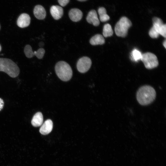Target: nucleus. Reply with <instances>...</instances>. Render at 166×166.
Here are the masks:
<instances>
[{
    "instance_id": "nucleus-1",
    "label": "nucleus",
    "mask_w": 166,
    "mask_h": 166,
    "mask_svg": "<svg viewBox=\"0 0 166 166\" xmlns=\"http://www.w3.org/2000/svg\"><path fill=\"white\" fill-rule=\"evenodd\" d=\"M156 97V92L152 86L145 85L140 87L136 93V99L139 103L143 105L152 103Z\"/></svg>"
},
{
    "instance_id": "nucleus-2",
    "label": "nucleus",
    "mask_w": 166,
    "mask_h": 166,
    "mask_svg": "<svg viewBox=\"0 0 166 166\" xmlns=\"http://www.w3.org/2000/svg\"><path fill=\"white\" fill-rule=\"evenodd\" d=\"M0 71L4 72L10 77L14 78L18 75L20 69L17 65L11 60L0 58Z\"/></svg>"
},
{
    "instance_id": "nucleus-3",
    "label": "nucleus",
    "mask_w": 166,
    "mask_h": 166,
    "mask_svg": "<svg viewBox=\"0 0 166 166\" xmlns=\"http://www.w3.org/2000/svg\"><path fill=\"white\" fill-rule=\"evenodd\" d=\"M55 69L58 77L63 81H67L71 78L73 72L69 65L65 61H61L56 64Z\"/></svg>"
},
{
    "instance_id": "nucleus-4",
    "label": "nucleus",
    "mask_w": 166,
    "mask_h": 166,
    "mask_svg": "<svg viewBox=\"0 0 166 166\" xmlns=\"http://www.w3.org/2000/svg\"><path fill=\"white\" fill-rule=\"evenodd\" d=\"M130 20L126 17H123L116 23L115 31L117 36L122 37L127 35L128 30L131 26Z\"/></svg>"
},
{
    "instance_id": "nucleus-5",
    "label": "nucleus",
    "mask_w": 166,
    "mask_h": 166,
    "mask_svg": "<svg viewBox=\"0 0 166 166\" xmlns=\"http://www.w3.org/2000/svg\"><path fill=\"white\" fill-rule=\"evenodd\" d=\"M140 60L143 62L145 67L148 69L154 68L158 65V61L156 56L150 52H147L142 54Z\"/></svg>"
},
{
    "instance_id": "nucleus-6",
    "label": "nucleus",
    "mask_w": 166,
    "mask_h": 166,
    "mask_svg": "<svg viewBox=\"0 0 166 166\" xmlns=\"http://www.w3.org/2000/svg\"><path fill=\"white\" fill-rule=\"evenodd\" d=\"M91 65V59L88 57H84L78 60L77 67L79 72L81 73H85L89 69Z\"/></svg>"
},
{
    "instance_id": "nucleus-7",
    "label": "nucleus",
    "mask_w": 166,
    "mask_h": 166,
    "mask_svg": "<svg viewBox=\"0 0 166 166\" xmlns=\"http://www.w3.org/2000/svg\"><path fill=\"white\" fill-rule=\"evenodd\" d=\"M45 49L40 48L37 51L33 52L31 46L29 45H26L24 49V52L26 56L28 58H30L35 56L39 59H42L45 53Z\"/></svg>"
},
{
    "instance_id": "nucleus-8",
    "label": "nucleus",
    "mask_w": 166,
    "mask_h": 166,
    "mask_svg": "<svg viewBox=\"0 0 166 166\" xmlns=\"http://www.w3.org/2000/svg\"><path fill=\"white\" fill-rule=\"evenodd\" d=\"M153 27L158 32L159 34L166 38V25L164 24L162 20L159 18L155 17L152 19Z\"/></svg>"
},
{
    "instance_id": "nucleus-9",
    "label": "nucleus",
    "mask_w": 166,
    "mask_h": 166,
    "mask_svg": "<svg viewBox=\"0 0 166 166\" xmlns=\"http://www.w3.org/2000/svg\"><path fill=\"white\" fill-rule=\"evenodd\" d=\"M30 22V18L29 15L26 13L21 14L18 18L17 25L18 26L23 28L28 26Z\"/></svg>"
},
{
    "instance_id": "nucleus-10",
    "label": "nucleus",
    "mask_w": 166,
    "mask_h": 166,
    "mask_svg": "<svg viewBox=\"0 0 166 166\" xmlns=\"http://www.w3.org/2000/svg\"><path fill=\"white\" fill-rule=\"evenodd\" d=\"M86 19L89 23L92 24L94 26H97L100 24L97 13L95 10H92L89 12Z\"/></svg>"
},
{
    "instance_id": "nucleus-11",
    "label": "nucleus",
    "mask_w": 166,
    "mask_h": 166,
    "mask_svg": "<svg viewBox=\"0 0 166 166\" xmlns=\"http://www.w3.org/2000/svg\"><path fill=\"white\" fill-rule=\"evenodd\" d=\"M53 128V123L50 119H48L42 124L39 130L40 132L43 135L48 134L52 131Z\"/></svg>"
},
{
    "instance_id": "nucleus-12",
    "label": "nucleus",
    "mask_w": 166,
    "mask_h": 166,
    "mask_svg": "<svg viewBox=\"0 0 166 166\" xmlns=\"http://www.w3.org/2000/svg\"><path fill=\"white\" fill-rule=\"evenodd\" d=\"M50 14L54 19L58 20L62 17L63 10L62 8L58 6H53L50 9Z\"/></svg>"
},
{
    "instance_id": "nucleus-13",
    "label": "nucleus",
    "mask_w": 166,
    "mask_h": 166,
    "mask_svg": "<svg viewBox=\"0 0 166 166\" xmlns=\"http://www.w3.org/2000/svg\"><path fill=\"white\" fill-rule=\"evenodd\" d=\"M69 15L71 20L73 22H77L81 19L83 14L79 9L77 8H73L69 11Z\"/></svg>"
},
{
    "instance_id": "nucleus-14",
    "label": "nucleus",
    "mask_w": 166,
    "mask_h": 166,
    "mask_svg": "<svg viewBox=\"0 0 166 166\" xmlns=\"http://www.w3.org/2000/svg\"><path fill=\"white\" fill-rule=\"evenodd\" d=\"M34 13L35 17L38 19H44L46 16V11L43 6L40 5L36 6L34 10Z\"/></svg>"
},
{
    "instance_id": "nucleus-15",
    "label": "nucleus",
    "mask_w": 166,
    "mask_h": 166,
    "mask_svg": "<svg viewBox=\"0 0 166 166\" xmlns=\"http://www.w3.org/2000/svg\"><path fill=\"white\" fill-rule=\"evenodd\" d=\"M43 119V116L42 113L40 112H38L33 117L31 121V124L34 127H39L42 124Z\"/></svg>"
},
{
    "instance_id": "nucleus-16",
    "label": "nucleus",
    "mask_w": 166,
    "mask_h": 166,
    "mask_svg": "<svg viewBox=\"0 0 166 166\" xmlns=\"http://www.w3.org/2000/svg\"><path fill=\"white\" fill-rule=\"evenodd\" d=\"M89 42L92 45H101L105 43V40L103 36L98 34L92 37L90 40Z\"/></svg>"
},
{
    "instance_id": "nucleus-17",
    "label": "nucleus",
    "mask_w": 166,
    "mask_h": 166,
    "mask_svg": "<svg viewBox=\"0 0 166 166\" xmlns=\"http://www.w3.org/2000/svg\"><path fill=\"white\" fill-rule=\"evenodd\" d=\"M98 13L99 15L100 20L101 22H106L109 19L110 17L107 14L106 10L105 8L100 7L98 9Z\"/></svg>"
},
{
    "instance_id": "nucleus-18",
    "label": "nucleus",
    "mask_w": 166,
    "mask_h": 166,
    "mask_svg": "<svg viewBox=\"0 0 166 166\" xmlns=\"http://www.w3.org/2000/svg\"><path fill=\"white\" fill-rule=\"evenodd\" d=\"M113 34V31L111 26L109 24L104 25L103 31V34L104 37H107L112 36Z\"/></svg>"
},
{
    "instance_id": "nucleus-19",
    "label": "nucleus",
    "mask_w": 166,
    "mask_h": 166,
    "mask_svg": "<svg viewBox=\"0 0 166 166\" xmlns=\"http://www.w3.org/2000/svg\"><path fill=\"white\" fill-rule=\"evenodd\" d=\"M142 55L141 53L139 51L136 49H134L131 54V59L136 61L141 59Z\"/></svg>"
},
{
    "instance_id": "nucleus-20",
    "label": "nucleus",
    "mask_w": 166,
    "mask_h": 166,
    "mask_svg": "<svg viewBox=\"0 0 166 166\" xmlns=\"http://www.w3.org/2000/svg\"><path fill=\"white\" fill-rule=\"evenodd\" d=\"M149 34L152 38H157L160 35L158 32L153 26L149 30Z\"/></svg>"
},
{
    "instance_id": "nucleus-21",
    "label": "nucleus",
    "mask_w": 166,
    "mask_h": 166,
    "mask_svg": "<svg viewBox=\"0 0 166 166\" xmlns=\"http://www.w3.org/2000/svg\"><path fill=\"white\" fill-rule=\"evenodd\" d=\"M69 0H58L59 4L62 6H64L66 5L69 2Z\"/></svg>"
},
{
    "instance_id": "nucleus-22",
    "label": "nucleus",
    "mask_w": 166,
    "mask_h": 166,
    "mask_svg": "<svg viewBox=\"0 0 166 166\" xmlns=\"http://www.w3.org/2000/svg\"><path fill=\"white\" fill-rule=\"evenodd\" d=\"M4 105V102L3 100L0 98V111L2 109Z\"/></svg>"
},
{
    "instance_id": "nucleus-23",
    "label": "nucleus",
    "mask_w": 166,
    "mask_h": 166,
    "mask_svg": "<svg viewBox=\"0 0 166 166\" xmlns=\"http://www.w3.org/2000/svg\"><path fill=\"white\" fill-rule=\"evenodd\" d=\"M163 45L165 48H166V40H165L163 43Z\"/></svg>"
},
{
    "instance_id": "nucleus-24",
    "label": "nucleus",
    "mask_w": 166,
    "mask_h": 166,
    "mask_svg": "<svg viewBox=\"0 0 166 166\" xmlns=\"http://www.w3.org/2000/svg\"><path fill=\"white\" fill-rule=\"evenodd\" d=\"M43 43L42 42H41L39 44V46L40 47H41L42 46H43V45H42V44Z\"/></svg>"
},
{
    "instance_id": "nucleus-25",
    "label": "nucleus",
    "mask_w": 166,
    "mask_h": 166,
    "mask_svg": "<svg viewBox=\"0 0 166 166\" xmlns=\"http://www.w3.org/2000/svg\"><path fill=\"white\" fill-rule=\"evenodd\" d=\"M79 1H81V2H83V1H86L87 0H77Z\"/></svg>"
},
{
    "instance_id": "nucleus-26",
    "label": "nucleus",
    "mask_w": 166,
    "mask_h": 166,
    "mask_svg": "<svg viewBox=\"0 0 166 166\" xmlns=\"http://www.w3.org/2000/svg\"><path fill=\"white\" fill-rule=\"evenodd\" d=\"M1 49H2V48H1V46L0 45V52L1 51Z\"/></svg>"
},
{
    "instance_id": "nucleus-27",
    "label": "nucleus",
    "mask_w": 166,
    "mask_h": 166,
    "mask_svg": "<svg viewBox=\"0 0 166 166\" xmlns=\"http://www.w3.org/2000/svg\"></svg>"
}]
</instances>
